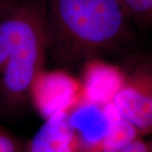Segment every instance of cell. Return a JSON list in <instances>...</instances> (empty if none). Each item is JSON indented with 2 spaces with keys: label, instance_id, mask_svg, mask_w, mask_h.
Instances as JSON below:
<instances>
[{
  "label": "cell",
  "instance_id": "obj_4",
  "mask_svg": "<svg viewBox=\"0 0 152 152\" xmlns=\"http://www.w3.org/2000/svg\"><path fill=\"white\" fill-rule=\"evenodd\" d=\"M30 100L45 118L61 111L69 112L84 100L81 82L64 71L42 70L33 82Z\"/></svg>",
  "mask_w": 152,
  "mask_h": 152
},
{
  "label": "cell",
  "instance_id": "obj_10",
  "mask_svg": "<svg viewBox=\"0 0 152 152\" xmlns=\"http://www.w3.org/2000/svg\"><path fill=\"white\" fill-rule=\"evenodd\" d=\"M7 2H8V0H0V12L3 10V8L4 7Z\"/></svg>",
  "mask_w": 152,
  "mask_h": 152
},
{
  "label": "cell",
  "instance_id": "obj_8",
  "mask_svg": "<svg viewBox=\"0 0 152 152\" xmlns=\"http://www.w3.org/2000/svg\"><path fill=\"white\" fill-rule=\"evenodd\" d=\"M22 150L16 138L0 127V152H22Z\"/></svg>",
  "mask_w": 152,
  "mask_h": 152
},
{
  "label": "cell",
  "instance_id": "obj_2",
  "mask_svg": "<svg viewBox=\"0 0 152 152\" xmlns=\"http://www.w3.org/2000/svg\"><path fill=\"white\" fill-rule=\"evenodd\" d=\"M47 0H8L0 12V101L16 108L27 102L48 56Z\"/></svg>",
  "mask_w": 152,
  "mask_h": 152
},
{
  "label": "cell",
  "instance_id": "obj_9",
  "mask_svg": "<svg viewBox=\"0 0 152 152\" xmlns=\"http://www.w3.org/2000/svg\"><path fill=\"white\" fill-rule=\"evenodd\" d=\"M118 152H152V141L138 137Z\"/></svg>",
  "mask_w": 152,
  "mask_h": 152
},
{
  "label": "cell",
  "instance_id": "obj_5",
  "mask_svg": "<svg viewBox=\"0 0 152 152\" xmlns=\"http://www.w3.org/2000/svg\"><path fill=\"white\" fill-rule=\"evenodd\" d=\"M80 150L69 112L61 111L45 118V123L22 152H80Z\"/></svg>",
  "mask_w": 152,
  "mask_h": 152
},
{
  "label": "cell",
  "instance_id": "obj_6",
  "mask_svg": "<svg viewBox=\"0 0 152 152\" xmlns=\"http://www.w3.org/2000/svg\"><path fill=\"white\" fill-rule=\"evenodd\" d=\"M83 65V101L101 105L113 103L124 83V73L100 58L90 60Z\"/></svg>",
  "mask_w": 152,
  "mask_h": 152
},
{
  "label": "cell",
  "instance_id": "obj_3",
  "mask_svg": "<svg viewBox=\"0 0 152 152\" xmlns=\"http://www.w3.org/2000/svg\"><path fill=\"white\" fill-rule=\"evenodd\" d=\"M113 104L118 113L139 133L152 131V60L143 62L124 74V80Z\"/></svg>",
  "mask_w": 152,
  "mask_h": 152
},
{
  "label": "cell",
  "instance_id": "obj_1",
  "mask_svg": "<svg viewBox=\"0 0 152 152\" xmlns=\"http://www.w3.org/2000/svg\"><path fill=\"white\" fill-rule=\"evenodd\" d=\"M129 20L119 0H47L48 54L62 67L100 58L124 41Z\"/></svg>",
  "mask_w": 152,
  "mask_h": 152
},
{
  "label": "cell",
  "instance_id": "obj_7",
  "mask_svg": "<svg viewBox=\"0 0 152 152\" xmlns=\"http://www.w3.org/2000/svg\"><path fill=\"white\" fill-rule=\"evenodd\" d=\"M129 20L141 26H152V0H119Z\"/></svg>",
  "mask_w": 152,
  "mask_h": 152
}]
</instances>
